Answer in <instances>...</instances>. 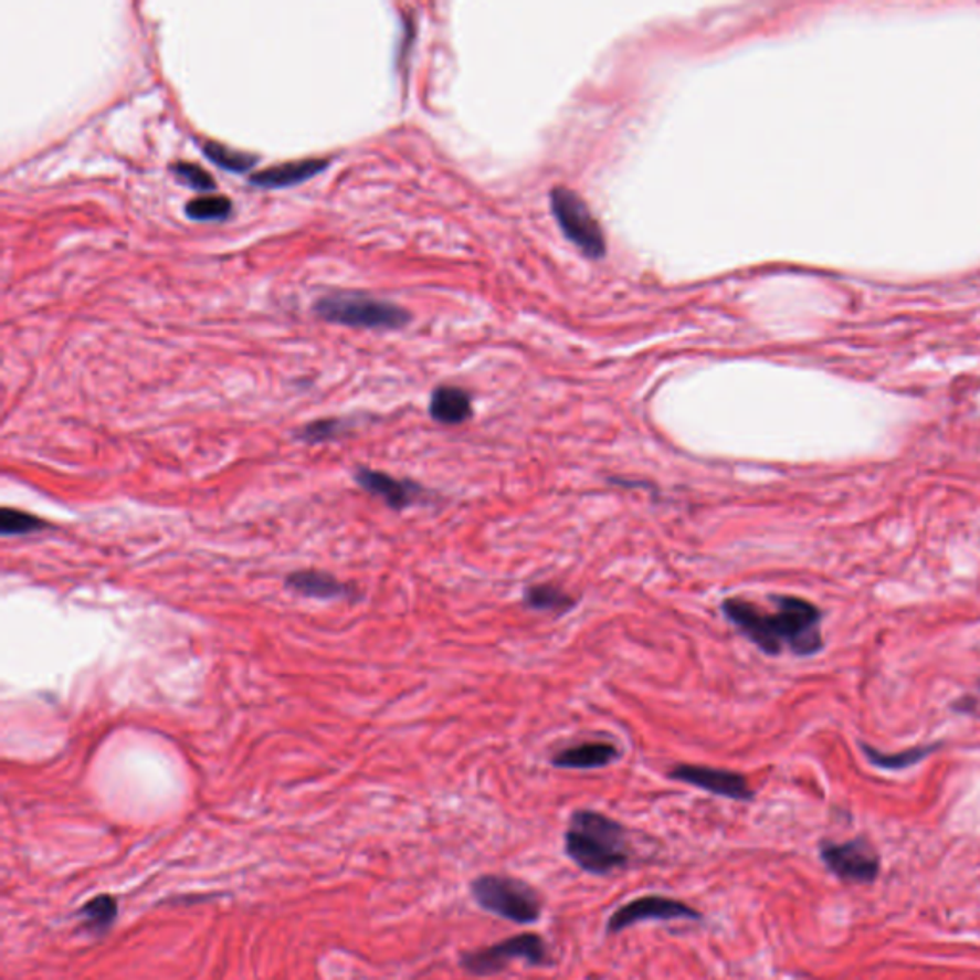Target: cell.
I'll return each mask as SVG.
<instances>
[{
	"instance_id": "cell-1",
	"label": "cell",
	"mask_w": 980,
	"mask_h": 980,
	"mask_svg": "<svg viewBox=\"0 0 980 980\" xmlns=\"http://www.w3.org/2000/svg\"><path fill=\"white\" fill-rule=\"evenodd\" d=\"M772 601L776 609L765 611L751 601L728 598L723 613L766 655H780L783 647L799 657L816 655L823 647L820 609L797 596H772Z\"/></svg>"
},
{
	"instance_id": "cell-2",
	"label": "cell",
	"mask_w": 980,
	"mask_h": 980,
	"mask_svg": "<svg viewBox=\"0 0 980 980\" xmlns=\"http://www.w3.org/2000/svg\"><path fill=\"white\" fill-rule=\"evenodd\" d=\"M563 839L572 864L596 877L626 870L632 862L626 828L596 810H575Z\"/></svg>"
},
{
	"instance_id": "cell-3",
	"label": "cell",
	"mask_w": 980,
	"mask_h": 980,
	"mask_svg": "<svg viewBox=\"0 0 980 980\" xmlns=\"http://www.w3.org/2000/svg\"><path fill=\"white\" fill-rule=\"evenodd\" d=\"M470 893L481 909L516 925L537 924L545 908L537 888L523 879L500 873L475 877L470 885Z\"/></svg>"
},
{
	"instance_id": "cell-4",
	"label": "cell",
	"mask_w": 980,
	"mask_h": 980,
	"mask_svg": "<svg viewBox=\"0 0 980 980\" xmlns=\"http://www.w3.org/2000/svg\"><path fill=\"white\" fill-rule=\"evenodd\" d=\"M315 310L328 323L352 328L397 329L410 320L404 308L362 294L326 295L316 301Z\"/></svg>"
},
{
	"instance_id": "cell-5",
	"label": "cell",
	"mask_w": 980,
	"mask_h": 980,
	"mask_svg": "<svg viewBox=\"0 0 980 980\" xmlns=\"http://www.w3.org/2000/svg\"><path fill=\"white\" fill-rule=\"evenodd\" d=\"M516 959H523L533 967L551 966L550 950L545 938L537 932H521L496 945L462 953L460 967L473 977H493L506 971Z\"/></svg>"
},
{
	"instance_id": "cell-6",
	"label": "cell",
	"mask_w": 980,
	"mask_h": 980,
	"mask_svg": "<svg viewBox=\"0 0 980 980\" xmlns=\"http://www.w3.org/2000/svg\"><path fill=\"white\" fill-rule=\"evenodd\" d=\"M550 198L551 211L558 219L563 234L587 257H603L605 255V238L601 232L600 222L596 221L592 211L588 209L579 193L572 192L569 188L558 187L551 190Z\"/></svg>"
},
{
	"instance_id": "cell-7",
	"label": "cell",
	"mask_w": 980,
	"mask_h": 980,
	"mask_svg": "<svg viewBox=\"0 0 980 980\" xmlns=\"http://www.w3.org/2000/svg\"><path fill=\"white\" fill-rule=\"evenodd\" d=\"M645 921H703V914L687 902L671 896L647 895L630 900L609 916L605 932L617 935L621 930Z\"/></svg>"
},
{
	"instance_id": "cell-8",
	"label": "cell",
	"mask_w": 980,
	"mask_h": 980,
	"mask_svg": "<svg viewBox=\"0 0 980 980\" xmlns=\"http://www.w3.org/2000/svg\"><path fill=\"white\" fill-rule=\"evenodd\" d=\"M668 778L730 801L749 802L755 799V791L747 778L734 770L702 765H676L668 772Z\"/></svg>"
},
{
	"instance_id": "cell-9",
	"label": "cell",
	"mask_w": 980,
	"mask_h": 980,
	"mask_svg": "<svg viewBox=\"0 0 980 980\" xmlns=\"http://www.w3.org/2000/svg\"><path fill=\"white\" fill-rule=\"evenodd\" d=\"M820 854L823 864L830 867V872L843 881L870 883L879 872L877 854L873 851L872 844L862 839H854L843 844L823 843Z\"/></svg>"
},
{
	"instance_id": "cell-10",
	"label": "cell",
	"mask_w": 980,
	"mask_h": 980,
	"mask_svg": "<svg viewBox=\"0 0 980 980\" xmlns=\"http://www.w3.org/2000/svg\"><path fill=\"white\" fill-rule=\"evenodd\" d=\"M355 480L360 487L373 496H380L381 500L393 509L409 508L410 504L418 498V494L422 493V488L410 481L394 480L387 473L368 470V467H360L355 473Z\"/></svg>"
},
{
	"instance_id": "cell-11",
	"label": "cell",
	"mask_w": 980,
	"mask_h": 980,
	"mask_svg": "<svg viewBox=\"0 0 980 980\" xmlns=\"http://www.w3.org/2000/svg\"><path fill=\"white\" fill-rule=\"evenodd\" d=\"M621 759L619 747L608 741L571 745L551 757V766L561 770H598Z\"/></svg>"
},
{
	"instance_id": "cell-12",
	"label": "cell",
	"mask_w": 980,
	"mask_h": 980,
	"mask_svg": "<svg viewBox=\"0 0 980 980\" xmlns=\"http://www.w3.org/2000/svg\"><path fill=\"white\" fill-rule=\"evenodd\" d=\"M328 167V159H301L292 164L268 167L265 171L251 175V185L261 188L294 187L299 182L313 179Z\"/></svg>"
},
{
	"instance_id": "cell-13",
	"label": "cell",
	"mask_w": 980,
	"mask_h": 980,
	"mask_svg": "<svg viewBox=\"0 0 980 980\" xmlns=\"http://www.w3.org/2000/svg\"><path fill=\"white\" fill-rule=\"evenodd\" d=\"M287 588H292L297 594L316 598V600H336L351 596V588L341 580L331 577L328 572L301 571L289 575L286 580Z\"/></svg>"
},
{
	"instance_id": "cell-14",
	"label": "cell",
	"mask_w": 980,
	"mask_h": 980,
	"mask_svg": "<svg viewBox=\"0 0 980 980\" xmlns=\"http://www.w3.org/2000/svg\"><path fill=\"white\" fill-rule=\"evenodd\" d=\"M430 412L446 425L464 423L472 415V397L460 387H439L431 397Z\"/></svg>"
},
{
	"instance_id": "cell-15",
	"label": "cell",
	"mask_w": 980,
	"mask_h": 980,
	"mask_svg": "<svg viewBox=\"0 0 980 980\" xmlns=\"http://www.w3.org/2000/svg\"><path fill=\"white\" fill-rule=\"evenodd\" d=\"M523 603L535 611H548V613H558L563 615L572 608H577V600L571 594H567L566 590L554 587V584H535L525 590L523 594Z\"/></svg>"
},
{
	"instance_id": "cell-16",
	"label": "cell",
	"mask_w": 980,
	"mask_h": 980,
	"mask_svg": "<svg viewBox=\"0 0 980 980\" xmlns=\"http://www.w3.org/2000/svg\"><path fill=\"white\" fill-rule=\"evenodd\" d=\"M938 747L940 745H925V747H911V749L900 752H881L870 745L862 744V751L866 752L872 765L885 768V770H902V768H909V766L927 759L929 755L937 751Z\"/></svg>"
},
{
	"instance_id": "cell-17",
	"label": "cell",
	"mask_w": 980,
	"mask_h": 980,
	"mask_svg": "<svg viewBox=\"0 0 980 980\" xmlns=\"http://www.w3.org/2000/svg\"><path fill=\"white\" fill-rule=\"evenodd\" d=\"M80 916L93 935H104L117 917V900L112 895L94 896L83 906Z\"/></svg>"
},
{
	"instance_id": "cell-18",
	"label": "cell",
	"mask_w": 980,
	"mask_h": 980,
	"mask_svg": "<svg viewBox=\"0 0 980 980\" xmlns=\"http://www.w3.org/2000/svg\"><path fill=\"white\" fill-rule=\"evenodd\" d=\"M203 154L222 169L234 172L250 171L251 167L259 161L255 156H250L244 151L230 150L226 146L217 143H203Z\"/></svg>"
},
{
	"instance_id": "cell-19",
	"label": "cell",
	"mask_w": 980,
	"mask_h": 980,
	"mask_svg": "<svg viewBox=\"0 0 980 980\" xmlns=\"http://www.w3.org/2000/svg\"><path fill=\"white\" fill-rule=\"evenodd\" d=\"M232 211V201L224 196H203L187 206V215L193 221H222Z\"/></svg>"
},
{
	"instance_id": "cell-20",
	"label": "cell",
	"mask_w": 980,
	"mask_h": 980,
	"mask_svg": "<svg viewBox=\"0 0 980 980\" xmlns=\"http://www.w3.org/2000/svg\"><path fill=\"white\" fill-rule=\"evenodd\" d=\"M44 525L46 523L43 519L29 516L20 509L4 508L0 514V529L4 535H28V533L44 529Z\"/></svg>"
},
{
	"instance_id": "cell-21",
	"label": "cell",
	"mask_w": 980,
	"mask_h": 980,
	"mask_svg": "<svg viewBox=\"0 0 980 980\" xmlns=\"http://www.w3.org/2000/svg\"><path fill=\"white\" fill-rule=\"evenodd\" d=\"M171 169L182 182H187L188 187L196 188L200 192L215 190L217 185L213 177L206 169L198 167V165L177 164L172 165Z\"/></svg>"
},
{
	"instance_id": "cell-22",
	"label": "cell",
	"mask_w": 980,
	"mask_h": 980,
	"mask_svg": "<svg viewBox=\"0 0 980 980\" xmlns=\"http://www.w3.org/2000/svg\"><path fill=\"white\" fill-rule=\"evenodd\" d=\"M341 428H344L341 420H320V422L307 425L303 433H301V436L305 441H310V443H323V441H328V439L339 435Z\"/></svg>"
},
{
	"instance_id": "cell-23",
	"label": "cell",
	"mask_w": 980,
	"mask_h": 980,
	"mask_svg": "<svg viewBox=\"0 0 980 980\" xmlns=\"http://www.w3.org/2000/svg\"><path fill=\"white\" fill-rule=\"evenodd\" d=\"M953 707L958 708L959 713H973L974 708H977V703H974L973 697H963Z\"/></svg>"
}]
</instances>
